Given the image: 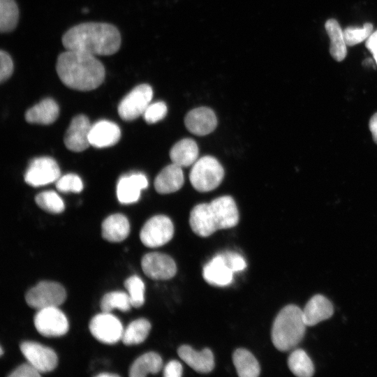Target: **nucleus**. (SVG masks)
I'll return each instance as SVG.
<instances>
[{"mask_svg": "<svg viewBox=\"0 0 377 377\" xmlns=\"http://www.w3.org/2000/svg\"><path fill=\"white\" fill-rule=\"evenodd\" d=\"M62 43L68 50L80 51L94 56L112 55L120 47L121 35L112 24L86 22L68 29L62 37Z\"/></svg>", "mask_w": 377, "mask_h": 377, "instance_id": "1", "label": "nucleus"}, {"mask_svg": "<svg viewBox=\"0 0 377 377\" xmlns=\"http://www.w3.org/2000/svg\"><path fill=\"white\" fill-rule=\"evenodd\" d=\"M56 70L66 86L80 91L97 88L105 75L103 65L95 56L75 50H66L59 55Z\"/></svg>", "mask_w": 377, "mask_h": 377, "instance_id": "2", "label": "nucleus"}, {"mask_svg": "<svg viewBox=\"0 0 377 377\" xmlns=\"http://www.w3.org/2000/svg\"><path fill=\"white\" fill-rule=\"evenodd\" d=\"M306 327L302 310L294 304L286 306L273 323L271 332L273 345L280 351L293 349L302 340Z\"/></svg>", "mask_w": 377, "mask_h": 377, "instance_id": "3", "label": "nucleus"}, {"mask_svg": "<svg viewBox=\"0 0 377 377\" xmlns=\"http://www.w3.org/2000/svg\"><path fill=\"white\" fill-rule=\"evenodd\" d=\"M223 176L224 170L219 161L213 156H205L193 165L189 179L195 190L208 192L218 187Z\"/></svg>", "mask_w": 377, "mask_h": 377, "instance_id": "4", "label": "nucleus"}, {"mask_svg": "<svg viewBox=\"0 0 377 377\" xmlns=\"http://www.w3.org/2000/svg\"><path fill=\"white\" fill-rule=\"evenodd\" d=\"M66 298V292L60 283L42 281L30 288L25 295L27 304L31 308L41 309L50 306H59Z\"/></svg>", "mask_w": 377, "mask_h": 377, "instance_id": "5", "label": "nucleus"}, {"mask_svg": "<svg viewBox=\"0 0 377 377\" xmlns=\"http://www.w3.org/2000/svg\"><path fill=\"white\" fill-rule=\"evenodd\" d=\"M153 90L150 85L142 84L133 88L119 103L118 112L125 121H131L142 115L150 104Z\"/></svg>", "mask_w": 377, "mask_h": 377, "instance_id": "6", "label": "nucleus"}, {"mask_svg": "<svg viewBox=\"0 0 377 377\" xmlns=\"http://www.w3.org/2000/svg\"><path fill=\"white\" fill-rule=\"evenodd\" d=\"M173 235L174 226L170 218L164 215H157L144 224L140 238L147 247L155 248L168 243Z\"/></svg>", "mask_w": 377, "mask_h": 377, "instance_id": "7", "label": "nucleus"}, {"mask_svg": "<svg viewBox=\"0 0 377 377\" xmlns=\"http://www.w3.org/2000/svg\"><path fill=\"white\" fill-rule=\"evenodd\" d=\"M36 330L47 337H61L69 327L66 315L58 306H50L38 310L34 318Z\"/></svg>", "mask_w": 377, "mask_h": 377, "instance_id": "8", "label": "nucleus"}, {"mask_svg": "<svg viewBox=\"0 0 377 377\" xmlns=\"http://www.w3.org/2000/svg\"><path fill=\"white\" fill-rule=\"evenodd\" d=\"M89 328L95 339L106 344H114L121 340L124 330L116 316L103 311L91 319Z\"/></svg>", "mask_w": 377, "mask_h": 377, "instance_id": "9", "label": "nucleus"}, {"mask_svg": "<svg viewBox=\"0 0 377 377\" xmlns=\"http://www.w3.org/2000/svg\"><path fill=\"white\" fill-rule=\"evenodd\" d=\"M20 348L27 362L40 374L52 371L57 366V355L50 347L36 341H24L20 343Z\"/></svg>", "mask_w": 377, "mask_h": 377, "instance_id": "10", "label": "nucleus"}, {"mask_svg": "<svg viewBox=\"0 0 377 377\" xmlns=\"http://www.w3.org/2000/svg\"><path fill=\"white\" fill-rule=\"evenodd\" d=\"M60 177L57 163L50 157L43 156L33 159L25 172L24 180L32 186L52 183Z\"/></svg>", "mask_w": 377, "mask_h": 377, "instance_id": "11", "label": "nucleus"}, {"mask_svg": "<svg viewBox=\"0 0 377 377\" xmlns=\"http://www.w3.org/2000/svg\"><path fill=\"white\" fill-rule=\"evenodd\" d=\"M143 272L154 280H167L172 278L177 272L174 260L168 255L151 252L143 256L141 260Z\"/></svg>", "mask_w": 377, "mask_h": 377, "instance_id": "12", "label": "nucleus"}, {"mask_svg": "<svg viewBox=\"0 0 377 377\" xmlns=\"http://www.w3.org/2000/svg\"><path fill=\"white\" fill-rule=\"evenodd\" d=\"M209 204L217 230L230 228L238 223V209L231 196L216 198Z\"/></svg>", "mask_w": 377, "mask_h": 377, "instance_id": "13", "label": "nucleus"}, {"mask_svg": "<svg viewBox=\"0 0 377 377\" xmlns=\"http://www.w3.org/2000/svg\"><path fill=\"white\" fill-rule=\"evenodd\" d=\"M91 124L89 119L83 114L75 117L66 133L64 144L66 147L73 151H82L89 145Z\"/></svg>", "mask_w": 377, "mask_h": 377, "instance_id": "14", "label": "nucleus"}, {"mask_svg": "<svg viewBox=\"0 0 377 377\" xmlns=\"http://www.w3.org/2000/svg\"><path fill=\"white\" fill-rule=\"evenodd\" d=\"M184 124L191 133L202 136L214 131L217 126V119L209 108L199 107L187 113Z\"/></svg>", "mask_w": 377, "mask_h": 377, "instance_id": "15", "label": "nucleus"}, {"mask_svg": "<svg viewBox=\"0 0 377 377\" xmlns=\"http://www.w3.org/2000/svg\"><path fill=\"white\" fill-rule=\"evenodd\" d=\"M148 186L146 176L142 173H133L121 177L117 185V196L124 204L137 202L140 192Z\"/></svg>", "mask_w": 377, "mask_h": 377, "instance_id": "16", "label": "nucleus"}, {"mask_svg": "<svg viewBox=\"0 0 377 377\" xmlns=\"http://www.w3.org/2000/svg\"><path fill=\"white\" fill-rule=\"evenodd\" d=\"M179 357L190 367L198 373L207 374L214 367V358L209 348L196 351L188 345H182L177 349Z\"/></svg>", "mask_w": 377, "mask_h": 377, "instance_id": "17", "label": "nucleus"}, {"mask_svg": "<svg viewBox=\"0 0 377 377\" xmlns=\"http://www.w3.org/2000/svg\"><path fill=\"white\" fill-rule=\"evenodd\" d=\"M120 136L118 125L110 121L101 120L91 125L89 140L93 147L103 148L115 145Z\"/></svg>", "mask_w": 377, "mask_h": 377, "instance_id": "18", "label": "nucleus"}, {"mask_svg": "<svg viewBox=\"0 0 377 377\" xmlns=\"http://www.w3.org/2000/svg\"><path fill=\"white\" fill-rule=\"evenodd\" d=\"M233 273L221 253L214 256L205 265L202 275L204 279L211 285L226 286L232 283Z\"/></svg>", "mask_w": 377, "mask_h": 377, "instance_id": "19", "label": "nucleus"}, {"mask_svg": "<svg viewBox=\"0 0 377 377\" xmlns=\"http://www.w3.org/2000/svg\"><path fill=\"white\" fill-rule=\"evenodd\" d=\"M302 313L306 326H313L332 317L334 307L325 296L316 295L308 301L302 310Z\"/></svg>", "mask_w": 377, "mask_h": 377, "instance_id": "20", "label": "nucleus"}, {"mask_svg": "<svg viewBox=\"0 0 377 377\" xmlns=\"http://www.w3.org/2000/svg\"><path fill=\"white\" fill-rule=\"evenodd\" d=\"M189 223L193 232L200 237L210 236L217 230L209 203L198 204L193 208Z\"/></svg>", "mask_w": 377, "mask_h": 377, "instance_id": "21", "label": "nucleus"}, {"mask_svg": "<svg viewBox=\"0 0 377 377\" xmlns=\"http://www.w3.org/2000/svg\"><path fill=\"white\" fill-rule=\"evenodd\" d=\"M182 168L172 163L165 167L154 179V188L161 194L174 193L183 186Z\"/></svg>", "mask_w": 377, "mask_h": 377, "instance_id": "22", "label": "nucleus"}, {"mask_svg": "<svg viewBox=\"0 0 377 377\" xmlns=\"http://www.w3.org/2000/svg\"><path fill=\"white\" fill-rule=\"evenodd\" d=\"M103 237L110 242H119L124 240L130 232L128 219L121 214H114L107 217L103 222Z\"/></svg>", "mask_w": 377, "mask_h": 377, "instance_id": "23", "label": "nucleus"}, {"mask_svg": "<svg viewBox=\"0 0 377 377\" xmlns=\"http://www.w3.org/2000/svg\"><path fill=\"white\" fill-rule=\"evenodd\" d=\"M59 108L52 98H45L28 110L25 114L27 122L31 124H50L58 117Z\"/></svg>", "mask_w": 377, "mask_h": 377, "instance_id": "24", "label": "nucleus"}, {"mask_svg": "<svg viewBox=\"0 0 377 377\" xmlns=\"http://www.w3.org/2000/svg\"><path fill=\"white\" fill-rule=\"evenodd\" d=\"M198 147L191 138H184L175 143L170 151L172 163L183 168L193 165L198 160Z\"/></svg>", "mask_w": 377, "mask_h": 377, "instance_id": "25", "label": "nucleus"}, {"mask_svg": "<svg viewBox=\"0 0 377 377\" xmlns=\"http://www.w3.org/2000/svg\"><path fill=\"white\" fill-rule=\"evenodd\" d=\"M325 28L330 39V53L332 58L337 61H343L347 54L346 43L343 32L335 19H329L325 24Z\"/></svg>", "mask_w": 377, "mask_h": 377, "instance_id": "26", "label": "nucleus"}, {"mask_svg": "<svg viewBox=\"0 0 377 377\" xmlns=\"http://www.w3.org/2000/svg\"><path fill=\"white\" fill-rule=\"evenodd\" d=\"M163 365L161 356L153 351L142 354L131 364L129 369L131 377H143L149 374L158 373Z\"/></svg>", "mask_w": 377, "mask_h": 377, "instance_id": "27", "label": "nucleus"}, {"mask_svg": "<svg viewBox=\"0 0 377 377\" xmlns=\"http://www.w3.org/2000/svg\"><path fill=\"white\" fill-rule=\"evenodd\" d=\"M232 362L240 377H257L260 374V367L258 360L246 349L235 350L232 355Z\"/></svg>", "mask_w": 377, "mask_h": 377, "instance_id": "28", "label": "nucleus"}, {"mask_svg": "<svg viewBox=\"0 0 377 377\" xmlns=\"http://www.w3.org/2000/svg\"><path fill=\"white\" fill-rule=\"evenodd\" d=\"M150 330L151 324L146 318L134 320L124 330L121 340L126 346L141 343L147 339Z\"/></svg>", "mask_w": 377, "mask_h": 377, "instance_id": "29", "label": "nucleus"}, {"mask_svg": "<svg viewBox=\"0 0 377 377\" xmlns=\"http://www.w3.org/2000/svg\"><path fill=\"white\" fill-rule=\"evenodd\" d=\"M288 366L295 376L310 377L314 374V366L307 353L302 349L294 350L288 358Z\"/></svg>", "mask_w": 377, "mask_h": 377, "instance_id": "30", "label": "nucleus"}, {"mask_svg": "<svg viewBox=\"0 0 377 377\" xmlns=\"http://www.w3.org/2000/svg\"><path fill=\"white\" fill-rule=\"evenodd\" d=\"M19 10L15 0H0V31L7 33L17 26Z\"/></svg>", "mask_w": 377, "mask_h": 377, "instance_id": "31", "label": "nucleus"}, {"mask_svg": "<svg viewBox=\"0 0 377 377\" xmlns=\"http://www.w3.org/2000/svg\"><path fill=\"white\" fill-rule=\"evenodd\" d=\"M132 306L130 297L124 291H112L103 295L100 307L103 312H111L114 309L121 311H128Z\"/></svg>", "mask_w": 377, "mask_h": 377, "instance_id": "32", "label": "nucleus"}, {"mask_svg": "<svg viewBox=\"0 0 377 377\" xmlns=\"http://www.w3.org/2000/svg\"><path fill=\"white\" fill-rule=\"evenodd\" d=\"M37 205L42 209L53 214L61 213L65 208L64 201L53 191H47L38 194L35 198Z\"/></svg>", "mask_w": 377, "mask_h": 377, "instance_id": "33", "label": "nucleus"}, {"mask_svg": "<svg viewBox=\"0 0 377 377\" xmlns=\"http://www.w3.org/2000/svg\"><path fill=\"white\" fill-rule=\"evenodd\" d=\"M124 284L132 306L135 308L142 306L145 302V287L143 281L138 276L132 275L125 280Z\"/></svg>", "mask_w": 377, "mask_h": 377, "instance_id": "34", "label": "nucleus"}, {"mask_svg": "<svg viewBox=\"0 0 377 377\" xmlns=\"http://www.w3.org/2000/svg\"><path fill=\"white\" fill-rule=\"evenodd\" d=\"M373 24L370 22L364 24L362 28L348 27L343 32L345 42L348 46H353L367 39L372 34Z\"/></svg>", "mask_w": 377, "mask_h": 377, "instance_id": "35", "label": "nucleus"}, {"mask_svg": "<svg viewBox=\"0 0 377 377\" xmlns=\"http://www.w3.org/2000/svg\"><path fill=\"white\" fill-rule=\"evenodd\" d=\"M56 182V187L61 192L79 193L83 189L82 179L78 175L73 173L60 176Z\"/></svg>", "mask_w": 377, "mask_h": 377, "instance_id": "36", "label": "nucleus"}, {"mask_svg": "<svg viewBox=\"0 0 377 377\" xmlns=\"http://www.w3.org/2000/svg\"><path fill=\"white\" fill-rule=\"evenodd\" d=\"M167 106L164 102L158 101L150 103L142 116L148 124H154L163 119L167 114Z\"/></svg>", "mask_w": 377, "mask_h": 377, "instance_id": "37", "label": "nucleus"}, {"mask_svg": "<svg viewBox=\"0 0 377 377\" xmlns=\"http://www.w3.org/2000/svg\"><path fill=\"white\" fill-rule=\"evenodd\" d=\"M13 71V62L10 56L5 51H0V82L7 80Z\"/></svg>", "mask_w": 377, "mask_h": 377, "instance_id": "38", "label": "nucleus"}, {"mask_svg": "<svg viewBox=\"0 0 377 377\" xmlns=\"http://www.w3.org/2000/svg\"><path fill=\"white\" fill-rule=\"evenodd\" d=\"M222 254L227 265L233 272L242 271L246 267L244 258L239 253L229 251Z\"/></svg>", "mask_w": 377, "mask_h": 377, "instance_id": "39", "label": "nucleus"}, {"mask_svg": "<svg viewBox=\"0 0 377 377\" xmlns=\"http://www.w3.org/2000/svg\"><path fill=\"white\" fill-rule=\"evenodd\" d=\"M40 376V373L29 362L20 365L8 375L9 377H38Z\"/></svg>", "mask_w": 377, "mask_h": 377, "instance_id": "40", "label": "nucleus"}, {"mask_svg": "<svg viewBox=\"0 0 377 377\" xmlns=\"http://www.w3.org/2000/svg\"><path fill=\"white\" fill-rule=\"evenodd\" d=\"M182 372V364L177 360H171L165 365L163 376L165 377H180Z\"/></svg>", "mask_w": 377, "mask_h": 377, "instance_id": "41", "label": "nucleus"}, {"mask_svg": "<svg viewBox=\"0 0 377 377\" xmlns=\"http://www.w3.org/2000/svg\"><path fill=\"white\" fill-rule=\"evenodd\" d=\"M366 47L372 54L377 64V30L373 32L367 39Z\"/></svg>", "mask_w": 377, "mask_h": 377, "instance_id": "42", "label": "nucleus"}, {"mask_svg": "<svg viewBox=\"0 0 377 377\" xmlns=\"http://www.w3.org/2000/svg\"><path fill=\"white\" fill-rule=\"evenodd\" d=\"M369 126L373 140L377 144V112L371 117Z\"/></svg>", "mask_w": 377, "mask_h": 377, "instance_id": "43", "label": "nucleus"}, {"mask_svg": "<svg viewBox=\"0 0 377 377\" xmlns=\"http://www.w3.org/2000/svg\"><path fill=\"white\" fill-rule=\"evenodd\" d=\"M96 376H98V377H114V376H119L118 374H112V373H101V374H99L98 375H96Z\"/></svg>", "mask_w": 377, "mask_h": 377, "instance_id": "44", "label": "nucleus"}, {"mask_svg": "<svg viewBox=\"0 0 377 377\" xmlns=\"http://www.w3.org/2000/svg\"><path fill=\"white\" fill-rule=\"evenodd\" d=\"M0 350H1L0 355L2 356V355H3V353L2 347L0 348Z\"/></svg>", "mask_w": 377, "mask_h": 377, "instance_id": "45", "label": "nucleus"}]
</instances>
